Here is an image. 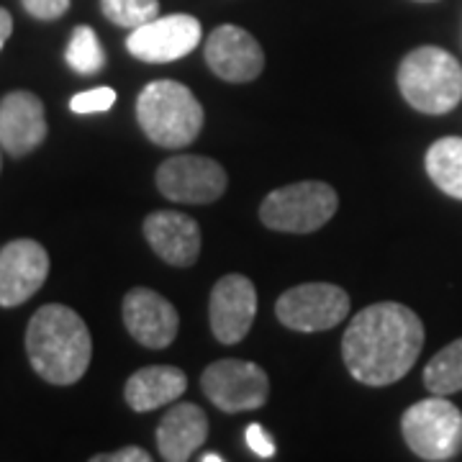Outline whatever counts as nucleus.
<instances>
[{
	"label": "nucleus",
	"mask_w": 462,
	"mask_h": 462,
	"mask_svg": "<svg viewBox=\"0 0 462 462\" xmlns=\"http://www.w3.org/2000/svg\"><path fill=\"white\" fill-rule=\"evenodd\" d=\"M424 349V324L413 309L383 300L352 319L342 339L349 375L373 388L393 385L409 375Z\"/></svg>",
	"instance_id": "nucleus-1"
},
{
	"label": "nucleus",
	"mask_w": 462,
	"mask_h": 462,
	"mask_svg": "<svg viewBox=\"0 0 462 462\" xmlns=\"http://www.w3.org/2000/svg\"><path fill=\"white\" fill-rule=\"evenodd\" d=\"M26 355L33 373L51 385H72L83 378L93 339L78 311L62 303H47L26 327Z\"/></svg>",
	"instance_id": "nucleus-2"
},
{
	"label": "nucleus",
	"mask_w": 462,
	"mask_h": 462,
	"mask_svg": "<svg viewBox=\"0 0 462 462\" xmlns=\"http://www.w3.org/2000/svg\"><path fill=\"white\" fill-rule=\"evenodd\" d=\"M136 118L142 132L157 147L180 149L196 142L206 114L188 85L178 80H154L136 98Z\"/></svg>",
	"instance_id": "nucleus-3"
},
{
	"label": "nucleus",
	"mask_w": 462,
	"mask_h": 462,
	"mask_svg": "<svg viewBox=\"0 0 462 462\" xmlns=\"http://www.w3.org/2000/svg\"><path fill=\"white\" fill-rule=\"evenodd\" d=\"M398 90L421 114H449L462 100V65L439 47H419L398 67Z\"/></svg>",
	"instance_id": "nucleus-4"
},
{
	"label": "nucleus",
	"mask_w": 462,
	"mask_h": 462,
	"mask_svg": "<svg viewBox=\"0 0 462 462\" xmlns=\"http://www.w3.org/2000/svg\"><path fill=\"white\" fill-rule=\"evenodd\" d=\"M401 434L421 460H455L462 452V411L447 396L431 393L403 411Z\"/></svg>",
	"instance_id": "nucleus-5"
},
{
	"label": "nucleus",
	"mask_w": 462,
	"mask_h": 462,
	"mask_svg": "<svg viewBox=\"0 0 462 462\" xmlns=\"http://www.w3.org/2000/svg\"><path fill=\"white\" fill-rule=\"evenodd\" d=\"M339 208V196L329 182L300 180L264 196L260 221L267 229L288 234L319 231Z\"/></svg>",
	"instance_id": "nucleus-6"
},
{
	"label": "nucleus",
	"mask_w": 462,
	"mask_h": 462,
	"mask_svg": "<svg viewBox=\"0 0 462 462\" xmlns=\"http://www.w3.org/2000/svg\"><path fill=\"white\" fill-rule=\"evenodd\" d=\"M275 316L285 329L303 334L334 329L349 316V296L331 282H303L278 298Z\"/></svg>",
	"instance_id": "nucleus-7"
},
{
	"label": "nucleus",
	"mask_w": 462,
	"mask_h": 462,
	"mask_svg": "<svg viewBox=\"0 0 462 462\" xmlns=\"http://www.w3.org/2000/svg\"><path fill=\"white\" fill-rule=\"evenodd\" d=\"M200 388L216 409L226 413L263 409L270 396V380L263 367L234 357L208 365L200 375Z\"/></svg>",
	"instance_id": "nucleus-8"
},
{
	"label": "nucleus",
	"mask_w": 462,
	"mask_h": 462,
	"mask_svg": "<svg viewBox=\"0 0 462 462\" xmlns=\"http://www.w3.org/2000/svg\"><path fill=\"white\" fill-rule=\"evenodd\" d=\"M229 185L226 170L211 157L178 154L157 170V190L172 203H214Z\"/></svg>",
	"instance_id": "nucleus-9"
},
{
	"label": "nucleus",
	"mask_w": 462,
	"mask_h": 462,
	"mask_svg": "<svg viewBox=\"0 0 462 462\" xmlns=\"http://www.w3.org/2000/svg\"><path fill=\"white\" fill-rule=\"evenodd\" d=\"M203 39V29L196 16L172 14L157 16L144 26H136L126 39V50L132 57L149 62V65H165L188 57Z\"/></svg>",
	"instance_id": "nucleus-10"
},
{
	"label": "nucleus",
	"mask_w": 462,
	"mask_h": 462,
	"mask_svg": "<svg viewBox=\"0 0 462 462\" xmlns=\"http://www.w3.org/2000/svg\"><path fill=\"white\" fill-rule=\"evenodd\" d=\"M50 275V254L33 239L0 247V309H16L39 293Z\"/></svg>",
	"instance_id": "nucleus-11"
},
{
	"label": "nucleus",
	"mask_w": 462,
	"mask_h": 462,
	"mask_svg": "<svg viewBox=\"0 0 462 462\" xmlns=\"http://www.w3.org/2000/svg\"><path fill=\"white\" fill-rule=\"evenodd\" d=\"M257 316V291L254 282L231 273L216 282L208 300V321L211 331L221 345L242 342Z\"/></svg>",
	"instance_id": "nucleus-12"
},
{
	"label": "nucleus",
	"mask_w": 462,
	"mask_h": 462,
	"mask_svg": "<svg viewBox=\"0 0 462 462\" xmlns=\"http://www.w3.org/2000/svg\"><path fill=\"white\" fill-rule=\"evenodd\" d=\"M124 324L134 339L147 349H165L180 331L178 309L152 288H134L124 298Z\"/></svg>",
	"instance_id": "nucleus-13"
},
{
	"label": "nucleus",
	"mask_w": 462,
	"mask_h": 462,
	"mask_svg": "<svg viewBox=\"0 0 462 462\" xmlns=\"http://www.w3.org/2000/svg\"><path fill=\"white\" fill-rule=\"evenodd\" d=\"M206 62L216 78L226 83H249L263 72L264 51L252 33L226 23L208 36Z\"/></svg>",
	"instance_id": "nucleus-14"
},
{
	"label": "nucleus",
	"mask_w": 462,
	"mask_h": 462,
	"mask_svg": "<svg viewBox=\"0 0 462 462\" xmlns=\"http://www.w3.org/2000/svg\"><path fill=\"white\" fill-rule=\"evenodd\" d=\"M47 139L44 103L32 90H14L0 100V147L11 157H26Z\"/></svg>",
	"instance_id": "nucleus-15"
},
{
	"label": "nucleus",
	"mask_w": 462,
	"mask_h": 462,
	"mask_svg": "<svg viewBox=\"0 0 462 462\" xmlns=\"http://www.w3.org/2000/svg\"><path fill=\"white\" fill-rule=\"evenodd\" d=\"M144 236L160 260L172 267H190L200 254V226L180 211H154L144 218Z\"/></svg>",
	"instance_id": "nucleus-16"
},
{
	"label": "nucleus",
	"mask_w": 462,
	"mask_h": 462,
	"mask_svg": "<svg viewBox=\"0 0 462 462\" xmlns=\"http://www.w3.org/2000/svg\"><path fill=\"white\" fill-rule=\"evenodd\" d=\"M208 439V416L199 403H178L157 427V449L167 462H185Z\"/></svg>",
	"instance_id": "nucleus-17"
},
{
	"label": "nucleus",
	"mask_w": 462,
	"mask_h": 462,
	"mask_svg": "<svg viewBox=\"0 0 462 462\" xmlns=\"http://www.w3.org/2000/svg\"><path fill=\"white\" fill-rule=\"evenodd\" d=\"M188 391V375L175 365H149L126 380L124 398L132 411L147 413L175 403Z\"/></svg>",
	"instance_id": "nucleus-18"
},
{
	"label": "nucleus",
	"mask_w": 462,
	"mask_h": 462,
	"mask_svg": "<svg viewBox=\"0 0 462 462\" xmlns=\"http://www.w3.org/2000/svg\"><path fill=\"white\" fill-rule=\"evenodd\" d=\"M427 175L449 199L462 200V139L445 136L427 149Z\"/></svg>",
	"instance_id": "nucleus-19"
},
{
	"label": "nucleus",
	"mask_w": 462,
	"mask_h": 462,
	"mask_svg": "<svg viewBox=\"0 0 462 462\" xmlns=\"http://www.w3.org/2000/svg\"><path fill=\"white\" fill-rule=\"evenodd\" d=\"M424 385L434 396H452L462 391V337L439 349L424 370Z\"/></svg>",
	"instance_id": "nucleus-20"
},
{
	"label": "nucleus",
	"mask_w": 462,
	"mask_h": 462,
	"mask_svg": "<svg viewBox=\"0 0 462 462\" xmlns=\"http://www.w3.org/2000/svg\"><path fill=\"white\" fill-rule=\"evenodd\" d=\"M65 62L80 75H98L106 67V51L100 47L98 33L90 26H78L69 36Z\"/></svg>",
	"instance_id": "nucleus-21"
},
{
	"label": "nucleus",
	"mask_w": 462,
	"mask_h": 462,
	"mask_svg": "<svg viewBox=\"0 0 462 462\" xmlns=\"http://www.w3.org/2000/svg\"><path fill=\"white\" fill-rule=\"evenodd\" d=\"M100 11L116 26L136 29L160 16L157 0H100Z\"/></svg>",
	"instance_id": "nucleus-22"
},
{
	"label": "nucleus",
	"mask_w": 462,
	"mask_h": 462,
	"mask_svg": "<svg viewBox=\"0 0 462 462\" xmlns=\"http://www.w3.org/2000/svg\"><path fill=\"white\" fill-rule=\"evenodd\" d=\"M114 103V88H93V90L78 93L75 98L69 100V111L72 114H103V111H111Z\"/></svg>",
	"instance_id": "nucleus-23"
},
{
	"label": "nucleus",
	"mask_w": 462,
	"mask_h": 462,
	"mask_svg": "<svg viewBox=\"0 0 462 462\" xmlns=\"http://www.w3.org/2000/svg\"><path fill=\"white\" fill-rule=\"evenodd\" d=\"M26 14L36 21H57L69 11V0H21Z\"/></svg>",
	"instance_id": "nucleus-24"
},
{
	"label": "nucleus",
	"mask_w": 462,
	"mask_h": 462,
	"mask_svg": "<svg viewBox=\"0 0 462 462\" xmlns=\"http://www.w3.org/2000/svg\"><path fill=\"white\" fill-rule=\"evenodd\" d=\"M247 445L249 449H252L257 457H263V460L275 457V442H273V437H270L260 424H249L247 427Z\"/></svg>",
	"instance_id": "nucleus-25"
},
{
	"label": "nucleus",
	"mask_w": 462,
	"mask_h": 462,
	"mask_svg": "<svg viewBox=\"0 0 462 462\" xmlns=\"http://www.w3.org/2000/svg\"><path fill=\"white\" fill-rule=\"evenodd\" d=\"M93 462H152V455L142 447H124L114 455H96Z\"/></svg>",
	"instance_id": "nucleus-26"
},
{
	"label": "nucleus",
	"mask_w": 462,
	"mask_h": 462,
	"mask_svg": "<svg viewBox=\"0 0 462 462\" xmlns=\"http://www.w3.org/2000/svg\"><path fill=\"white\" fill-rule=\"evenodd\" d=\"M14 32V16L5 11V8H0V51L5 47V42H8V36Z\"/></svg>",
	"instance_id": "nucleus-27"
},
{
	"label": "nucleus",
	"mask_w": 462,
	"mask_h": 462,
	"mask_svg": "<svg viewBox=\"0 0 462 462\" xmlns=\"http://www.w3.org/2000/svg\"><path fill=\"white\" fill-rule=\"evenodd\" d=\"M200 460H203V462H221L224 457H221V455H216V452H206V455H203Z\"/></svg>",
	"instance_id": "nucleus-28"
},
{
	"label": "nucleus",
	"mask_w": 462,
	"mask_h": 462,
	"mask_svg": "<svg viewBox=\"0 0 462 462\" xmlns=\"http://www.w3.org/2000/svg\"><path fill=\"white\" fill-rule=\"evenodd\" d=\"M416 3H434V0H416Z\"/></svg>",
	"instance_id": "nucleus-29"
},
{
	"label": "nucleus",
	"mask_w": 462,
	"mask_h": 462,
	"mask_svg": "<svg viewBox=\"0 0 462 462\" xmlns=\"http://www.w3.org/2000/svg\"><path fill=\"white\" fill-rule=\"evenodd\" d=\"M0 149H3V147H0ZM0 170H3V157H0Z\"/></svg>",
	"instance_id": "nucleus-30"
}]
</instances>
